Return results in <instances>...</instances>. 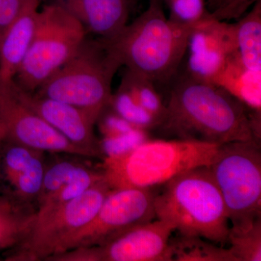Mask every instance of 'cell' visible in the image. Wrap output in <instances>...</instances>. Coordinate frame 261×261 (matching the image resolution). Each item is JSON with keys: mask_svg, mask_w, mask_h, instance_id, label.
<instances>
[{"mask_svg": "<svg viewBox=\"0 0 261 261\" xmlns=\"http://www.w3.org/2000/svg\"><path fill=\"white\" fill-rule=\"evenodd\" d=\"M192 27L166 18L162 3H149L119 34L103 39L126 70L165 83L176 74L186 54Z\"/></svg>", "mask_w": 261, "mask_h": 261, "instance_id": "obj_2", "label": "cell"}, {"mask_svg": "<svg viewBox=\"0 0 261 261\" xmlns=\"http://www.w3.org/2000/svg\"><path fill=\"white\" fill-rule=\"evenodd\" d=\"M110 107L136 128L150 130L158 128L159 121L141 106L123 81L110 103Z\"/></svg>", "mask_w": 261, "mask_h": 261, "instance_id": "obj_23", "label": "cell"}, {"mask_svg": "<svg viewBox=\"0 0 261 261\" xmlns=\"http://www.w3.org/2000/svg\"><path fill=\"white\" fill-rule=\"evenodd\" d=\"M214 85L240 101L252 115H261V71L248 69L238 51L228 58Z\"/></svg>", "mask_w": 261, "mask_h": 261, "instance_id": "obj_17", "label": "cell"}, {"mask_svg": "<svg viewBox=\"0 0 261 261\" xmlns=\"http://www.w3.org/2000/svg\"><path fill=\"white\" fill-rule=\"evenodd\" d=\"M121 62L102 38L89 39L34 92L83 109L96 121L110 106L112 82Z\"/></svg>", "mask_w": 261, "mask_h": 261, "instance_id": "obj_5", "label": "cell"}, {"mask_svg": "<svg viewBox=\"0 0 261 261\" xmlns=\"http://www.w3.org/2000/svg\"><path fill=\"white\" fill-rule=\"evenodd\" d=\"M208 167L231 226L261 218L260 142L238 141L219 145Z\"/></svg>", "mask_w": 261, "mask_h": 261, "instance_id": "obj_7", "label": "cell"}, {"mask_svg": "<svg viewBox=\"0 0 261 261\" xmlns=\"http://www.w3.org/2000/svg\"><path fill=\"white\" fill-rule=\"evenodd\" d=\"M156 193L153 188L110 190L93 219L64 240L53 255L100 245L126 228L155 219Z\"/></svg>", "mask_w": 261, "mask_h": 261, "instance_id": "obj_9", "label": "cell"}, {"mask_svg": "<svg viewBox=\"0 0 261 261\" xmlns=\"http://www.w3.org/2000/svg\"><path fill=\"white\" fill-rule=\"evenodd\" d=\"M46 154L48 153L2 140L0 193L36 205L42 186L47 161Z\"/></svg>", "mask_w": 261, "mask_h": 261, "instance_id": "obj_14", "label": "cell"}, {"mask_svg": "<svg viewBox=\"0 0 261 261\" xmlns=\"http://www.w3.org/2000/svg\"><path fill=\"white\" fill-rule=\"evenodd\" d=\"M122 81L126 84L141 106L159 120L160 126L166 114V106L154 87V82L128 70Z\"/></svg>", "mask_w": 261, "mask_h": 261, "instance_id": "obj_24", "label": "cell"}, {"mask_svg": "<svg viewBox=\"0 0 261 261\" xmlns=\"http://www.w3.org/2000/svg\"><path fill=\"white\" fill-rule=\"evenodd\" d=\"M238 53L248 69L261 71V1L234 23Z\"/></svg>", "mask_w": 261, "mask_h": 261, "instance_id": "obj_19", "label": "cell"}, {"mask_svg": "<svg viewBox=\"0 0 261 261\" xmlns=\"http://www.w3.org/2000/svg\"><path fill=\"white\" fill-rule=\"evenodd\" d=\"M32 0H0V38Z\"/></svg>", "mask_w": 261, "mask_h": 261, "instance_id": "obj_29", "label": "cell"}, {"mask_svg": "<svg viewBox=\"0 0 261 261\" xmlns=\"http://www.w3.org/2000/svg\"><path fill=\"white\" fill-rule=\"evenodd\" d=\"M160 126L174 139L214 145L255 140L251 113L224 89L190 75L175 84Z\"/></svg>", "mask_w": 261, "mask_h": 261, "instance_id": "obj_1", "label": "cell"}, {"mask_svg": "<svg viewBox=\"0 0 261 261\" xmlns=\"http://www.w3.org/2000/svg\"><path fill=\"white\" fill-rule=\"evenodd\" d=\"M169 10L170 20L184 25L193 27L210 15L205 0H165Z\"/></svg>", "mask_w": 261, "mask_h": 261, "instance_id": "obj_25", "label": "cell"}, {"mask_svg": "<svg viewBox=\"0 0 261 261\" xmlns=\"http://www.w3.org/2000/svg\"><path fill=\"white\" fill-rule=\"evenodd\" d=\"M188 51V75L213 84L229 57L238 51L234 23L210 14L192 27Z\"/></svg>", "mask_w": 261, "mask_h": 261, "instance_id": "obj_12", "label": "cell"}, {"mask_svg": "<svg viewBox=\"0 0 261 261\" xmlns=\"http://www.w3.org/2000/svg\"><path fill=\"white\" fill-rule=\"evenodd\" d=\"M221 1H222V0H209L211 5L214 6V10L218 8V6H219L220 3H221Z\"/></svg>", "mask_w": 261, "mask_h": 261, "instance_id": "obj_30", "label": "cell"}, {"mask_svg": "<svg viewBox=\"0 0 261 261\" xmlns=\"http://www.w3.org/2000/svg\"><path fill=\"white\" fill-rule=\"evenodd\" d=\"M111 189L103 181L58 208L36 218L28 236L7 252V261H46L64 240L88 224Z\"/></svg>", "mask_w": 261, "mask_h": 261, "instance_id": "obj_8", "label": "cell"}, {"mask_svg": "<svg viewBox=\"0 0 261 261\" xmlns=\"http://www.w3.org/2000/svg\"><path fill=\"white\" fill-rule=\"evenodd\" d=\"M171 224L155 219L135 225L96 246L53 255L47 261H172Z\"/></svg>", "mask_w": 261, "mask_h": 261, "instance_id": "obj_10", "label": "cell"}, {"mask_svg": "<svg viewBox=\"0 0 261 261\" xmlns=\"http://www.w3.org/2000/svg\"><path fill=\"white\" fill-rule=\"evenodd\" d=\"M172 261H237L229 249L195 236L171 239Z\"/></svg>", "mask_w": 261, "mask_h": 261, "instance_id": "obj_21", "label": "cell"}, {"mask_svg": "<svg viewBox=\"0 0 261 261\" xmlns=\"http://www.w3.org/2000/svg\"><path fill=\"white\" fill-rule=\"evenodd\" d=\"M149 139V130L138 128L123 135L102 137L100 145L103 159L126 153Z\"/></svg>", "mask_w": 261, "mask_h": 261, "instance_id": "obj_26", "label": "cell"}, {"mask_svg": "<svg viewBox=\"0 0 261 261\" xmlns=\"http://www.w3.org/2000/svg\"><path fill=\"white\" fill-rule=\"evenodd\" d=\"M156 219L178 234L195 236L225 247L229 219L208 166L193 168L163 185L154 197Z\"/></svg>", "mask_w": 261, "mask_h": 261, "instance_id": "obj_3", "label": "cell"}, {"mask_svg": "<svg viewBox=\"0 0 261 261\" xmlns=\"http://www.w3.org/2000/svg\"><path fill=\"white\" fill-rule=\"evenodd\" d=\"M227 245L237 261H260L261 218L230 226Z\"/></svg>", "mask_w": 261, "mask_h": 261, "instance_id": "obj_22", "label": "cell"}, {"mask_svg": "<svg viewBox=\"0 0 261 261\" xmlns=\"http://www.w3.org/2000/svg\"><path fill=\"white\" fill-rule=\"evenodd\" d=\"M12 87L17 97L73 145L84 149L92 159H103L100 140L94 134L97 121L87 111L49 98Z\"/></svg>", "mask_w": 261, "mask_h": 261, "instance_id": "obj_13", "label": "cell"}, {"mask_svg": "<svg viewBox=\"0 0 261 261\" xmlns=\"http://www.w3.org/2000/svg\"><path fill=\"white\" fill-rule=\"evenodd\" d=\"M42 0H32L0 38V80L13 82L31 47Z\"/></svg>", "mask_w": 261, "mask_h": 261, "instance_id": "obj_16", "label": "cell"}, {"mask_svg": "<svg viewBox=\"0 0 261 261\" xmlns=\"http://www.w3.org/2000/svg\"><path fill=\"white\" fill-rule=\"evenodd\" d=\"M87 35L83 25L61 7L44 5L31 47L13 80L15 85L35 92L74 56Z\"/></svg>", "mask_w": 261, "mask_h": 261, "instance_id": "obj_6", "label": "cell"}, {"mask_svg": "<svg viewBox=\"0 0 261 261\" xmlns=\"http://www.w3.org/2000/svg\"><path fill=\"white\" fill-rule=\"evenodd\" d=\"M37 218V207L0 193V252L9 251L28 236Z\"/></svg>", "mask_w": 261, "mask_h": 261, "instance_id": "obj_18", "label": "cell"}, {"mask_svg": "<svg viewBox=\"0 0 261 261\" xmlns=\"http://www.w3.org/2000/svg\"><path fill=\"white\" fill-rule=\"evenodd\" d=\"M12 82L6 83L0 80V129L3 132V140L48 154L92 159L22 102L15 94Z\"/></svg>", "mask_w": 261, "mask_h": 261, "instance_id": "obj_11", "label": "cell"}, {"mask_svg": "<svg viewBox=\"0 0 261 261\" xmlns=\"http://www.w3.org/2000/svg\"><path fill=\"white\" fill-rule=\"evenodd\" d=\"M130 0H51L74 17L87 34L110 39L128 24Z\"/></svg>", "mask_w": 261, "mask_h": 261, "instance_id": "obj_15", "label": "cell"}, {"mask_svg": "<svg viewBox=\"0 0 261 261\" xmlns=\"http://www.w3.org/2000/svg\"><path fill=\"white\" fill-rule=\"evenodd\" d=\"M3 140V130L0 129V142Z\"/></svg>", "mask_w": 261, "mask_h": 261, "instance_id": "obj_32", "label": "cell"}, {"mask_svg": "<svg viewBox=\"0 0 261 261\" xmlns=\"http://www.w3.org/2000/svg\"><path fill=\"white\" fill-rule=\"evenodd\" d=\"M219 145L192 140H149L130 152L102 159L113 189L154 188L193 168L209 166Z\"/></svg>", "mask_w": 261, "mask_h": 261, "instance_id": "obj_4", "label": "cell"}, {"mask_svg": "<svg viewBox=\"0 0 261 261\" xmlns=\"http://www.w3.org/2000/svg\"><path fill=\"white\" fill-rule=\"evenodd\" d=\"M50 154L51 159L49 161L47 159L46 161L42 189L36 203L37 207L57 190L82 176L92 168L79 160L80 156L76 159L67 156L62 157L61 154Z\"/></svg>", "mask_w": 261, "mask_h": 261, "instance_id": "obj_20", "label": "cell"}, {"mask_svg": "<svg viewBox=\"0 0 261 261\" xmlns=\"http://www.w3.org/2000/svg\"><path fill=\"white\" fill-rule=\"evenodd\" d=\"M163 0H149V3H162Z\"/></svg>", "mask_w": 261, "mask_h": 261, "instance_id": "obj_31", "label": "cell"}, {"mask_svg": "<svg viewBox=\"0 0 261 261\" xmlns=\"http://www.w3.org/2000/svg\"><path fill=\"white\" fill-rule=\"evenodd\" d=\"M97 123L102 137H111L123 135L130 132L136 127L117 114L110 106L99 116Z\"/></svg>", "mask_w": 261, "mask_h": 261, "instance_id": "obj_27", "label": "cell"}, {"mask_svg": "<svg viewBox=\"0 0 261 261\" xmlns=\"http://www.w3.org/2000/svg\"><path fill=\"white\" fill-rule=\"evenodd\" d=\"M254 1L257 0H222L211 14L215 18L221 20L238 18Z\"/></svg>", "mask_w": 261, "mask_h": 261, "instance_id": "obj_28", "label": "cell"}]
</instances>
